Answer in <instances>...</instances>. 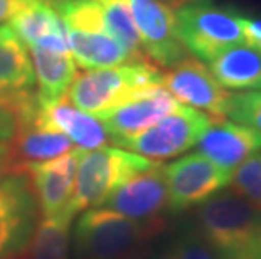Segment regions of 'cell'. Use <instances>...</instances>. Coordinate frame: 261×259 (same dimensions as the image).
Instances as JSON below:
<instances>
[{"label":"cell","instance_id":"cell-1","mask_svg":"<svg viewBox=\"0 0 261 259\" xmlns=\"http://www.w3.org/2000/svg\"><path fill=\"white\" fill-rule=\"evenodd\" d=\"M194 227L223 259H261V214L232 189L202 202Z\"/></svg>","mask_w":261,"mask_h":259},{"label":"cell","instance_id":"cell-2","mask_svg":"<svg viewBox=\"0 0 261 259\" xmlns=\"http://www.w3.org/2000/svg\"><path fill=\"white\" fill-rule=\"evenodd\" d=\"M53 7L63 20L69 52L81 69L135 63L105 24L98 0H58Z\"/></svg>","mask_w":261,"mask_h":259},{"label":"cell","instance_id":"cell-3","mask_svg":"<svg viewBox=\"0 0 261 259\" xmlns=\"http://www.w3.org/2000/svg\"><path fill=\"white\" fill-rule=\"evenodd\" d=\"M157 233L108 207L85 209L71 233V259H121Z\"/></svg>","mask_w":261,"mask_h":259},{"label":"cell","instance_id":"cell-4","mask_svg":"<svg viewBox=\"0 0 261 259\" xmlns=\"http://www.w3.org/2000/svg\"><path fill=\"white\" fill-rule=\"evenodd\" d=\"M155 163L159 162L115 145L80 150L74 194L68 209L77 216L85 209L101 207L113 190Z\"/></svg>","mask_w":261,"mask_h":259},{"label":"cell","instance_id":"cell-5","mask_svg":"<svg viewBox=\"0 0 261 259\" xmlns=\"http://www.w3.org/2000/svg\"><path fill=\"white\" fill-rule=\"evenodd\" d=\"M162 76L164 73L152 63H126L90 69L76 76L66 98L76 108L96 114L128 100L140 90L164 86Z\"/></svg>","mask_w":261,"mask_h":259},{"label":"cell","instance_id":"cell-6","mask_svg":"<svg viewBox=\"0 0 261 259\" xmlns=\"http://www.w3.org/2000/svg\"><path fill=\"white\" fill-rule=\"evenodd\" d=\"M182 46L199 61H213L218 54L244 42L241 15L213 0H187L175 14Z\"/></svg>","mask_w":261,"mask_h":259},{"label":"cell","instance_id":"cell-7","mask_svg":"<svg viewBox=\"0 0 261 259\" xmlns=\"http://www.w3.org/2000/svg\"><path fill=\"white\" fill-rule=\"evenodd\" d=\"M213 121L214 118L201 109L180 104L148 128L135 135L112 138V143L153 162H162L196 147Z\"/></svg>","mask_w":261,"mask_h":259},{"label":"cell","instance_id":"cell-8","mask_svg":"<svg viewBox=\"0 0 261 259\" xmlns=\"http://www.w3.org/2000/svg\"><path fill=\"white\" fill-rule=\"evenodd\" d=\"M41 217L31 180L24 170H12L0 180V259L25 254Z\"/></svg>","mask_w":261,"mask_h":259},{"label":"cell","instance_id":"cell-9","mask_svg":"<svg viewBox=\"0 0 261 259\" xmlns=\"http://www.w3.org/2000/svg\"><path fill=\"white\" fill-rule=\"evenodd\" d=\"M167 180V207L180 214L199 207L209 197L229 185L231 170L211 162L202 153H189L164 167Z\"/></svg>","mask_w":261,"mask_h":259},{"label":"cell","instance_id":"cell-10","mask_svg":"<svg viewBox=\"0 0 261 259\" xmlns=\"http://www.w3.org/2000/svg\"><path fill=\"white\" fill-rule=\"evenodd\" d=\"M140 42L147 59L153 66L174 68L187 57L177 32L174 9L160 0H128Z\"/></svg>","mask_w":261,"mask_h":259},{"label":"cell","instance_id":"cell-11","mask_svg":"<svg viewBox=\"0 0 261 259\" xmlns=\"http://www.w3.org/2000/svg\"><path fill=\"white\" fill-rule=\"evenodd\" d=\"M167 200L169 194L164 167L155 163L152 168L137 174L113 190L103 207L120 212L121 216L160 233L164 227V212L169 211Z\"/></svg>","mask_w":261,"mask_h":259},{"label":"cell","instance_id":"cell-12","mask_svg":"<svg viewBox=\"0 0 261 259\" xmlns=\"http://www.w3.org/2000/svg\"><path fill=\"white\" fill-rule=\"evenodd\" d=\"M162 84L179 103L201 109L213 118H224L231 93L219 84L207 66L199 59L184 57L164 73Z\"/></svg>","mask_w":261,"mask_h":259},{"label":"cell","instance_id":"cell-13","mask_svg":"<svg viewBox=\"0 0 261 259\" xmlns=\"http://www.w3.org/2000/svg\"><path fill=\"white\" fill-rule=\"evenodd\" d=\"M180 104L164 86H152L140 90L113 108L96 113V118L108 130L112 141V138L135 135L148 128Z\"/></svg>","mask_w":261,"mask_h":259},{"label":"cell","instance_id":"cell-14","mask_svg":"<svg viewBox=\"0 0 261 259\" xmlns=\"http://www.w3.org/2000/svg\"><path fill=\"white\" fill-rule=\"evenodd\" d=\"M34 101L36 74L29 49L7 22L0 24V104L20 114Z\"/></svg>","mask_w":261,"mask_h":259},{"label":"cell","instance_id":"cell-15","mask_svg":"<svg viewBox=\"0 0 261 259\" xmlns=\"http://www.w3.org/2000/svg\"><path fill=\"white\" fill-rule=\"evenodd\" d=\"M80 148L64 155L25 165L24 172L31 180L41 217L56 216L68 209L74 194V180Z\"/></svg>","mask_w":261,"mask_h":259},{"label":"cell","instance_id":"cell-16","mask_svg":"<svg viewBox=\"0 0 261 259\" xmlns=\"http://www.w3.org/2000/svg\"><path fill=\"white\" fill-rule=\"evenodd\" d=\"M259 150L261 131L224 118H214L197 141L199 153L231 172Z\"/></svg>","mask_w":261,"mask_h":259},{"label":"cell","instance_id":"cell-17","mask_svg":"<svg viewBox=\"0 0 261 259\" xmlns=\"http://www.w3.org/2000/svg\"><path fill=\"white\" fill-rule=\"evenodd\" d=\"M39 125L66 135L80 150H94L110 141V133L96 114L83 111L63 98L58 103L39 104Z\"/></svg>","mask_w":261,"mask_h":259},{"label":"cell","instance_id":"cell-18","mask_svg":"<svg viewBox=\"0 0 261 259\" xmlns=\"http://www.w3.org/2000/svg\"><path fill=\"white\" fill-rule=\"evenodd\" d=\"M5 22L27 47L69 52L63 20L47 0H32Z\"/></svg>","mask_w":261,"mask_h":259},{"label":"cell","instance_id":"cell-19","mask_svg":"<svg viewBox=\"0 0 261 259\" xmlns=\"http://www.w3.org/2000/svg\"><path fill=\"white\" fill-rule=\"evenodd\" d=\"M74 145L66 135L39 125L37 121L20 123L17 133L9 143L10 152V172L20 170L25 165L44 162L71 152Z\"/></svg>","mask_w":261,"mask_h":259},{"label":"cell","instance_id":"cell-20","mask_svg":"<svg viewBox=\"0 0 261 259\" xmlns=\"http://www.w3.org/2000/svg\"><path fill=\"white\" fill-rule=\"evenodd\" d=\"M29 49L36 74V98L39 104L58 103L77 76V66L71 52H54L42 47Z\"/></svg>","mask_w":261,"mask_h":259},{"label":"cell","instance_id":"cell-21","mask_svg":"<svg viewBox=\"0 0 261 259\" xmlns=\"http://www.w3.org/2000/svg\"><path fill=\"white\" fill-rule=\"evenodd\" d=\"M209 71L227 90H261V52L244 42L209 61Z\"/></svg>","mask_w":261,"mask_h":259},{"label":"cell","instance_id":"cell-22","mask_svg":"<svg viewBox=\"0 0 261 259\" xmlns=\"http://www.w3.org/2000/svg\"><path fill=\"white\" fill-rule=\"evenodd\" d=\"M76 214L69 209L39 220L25 259H71V233Z\"/></svg>","mask_w":261,"mask_h":259},{"label":"cell","instance_id":"cell-23","mask_svg":"<svg viewBox=\"0 0 261 259\" xmlns=\"http://www.w3.org/2000/svg\"><path fill=\"white\" fill-rule=\"evenodd\" d=\"M98 2L101 5L105 24L115 39L121 44V47L128 52V56L135 63H150L143 52L128 0H98Z\"/></svg>","mask_w":261,"mask_h":259},{"label":"cell","instance_id":"cell-24","mask_svg":"<svg viewBox=\"0 0 261 259\" xmlns=\"http://www.w3.org/2000/svg\"><path fill=\"white\" fill-rule=\"evenodd\" d=\"M153 259H223V257L202 239V236L197 233V229L191 225V227L182 229L170 241L165 242V246L159 251V254Z\"/></svg>","mask_w":261,"mask_h":259},{"label":"cell","instance_id":"cell-25","mask_svg":"<svg viewBox=\"0 0 261 259\" xmlns=\"http://www.w3.org/2000/svg\"><path fill=\"white\" fill-rule=\"evenodd\" d=\"M231 189L251 202L261 214V155H253L232 170Z\"/></svg>","mask_w":261,"mask_h":259},{"label":"cell","instance_id":"cell-26","mask_svg":"<svg viewBox=\"0 0 261 259\" xmlns=\"http://www.w3.org/2000/svg\"><path fill=\"white\" fill-rule=\"evenodd\" d=\"M224 118L261 131V90L231 93L224 109Z\"/></svg>","mask_w":261,"mask_h":259},{"label":"cell","instance_id":"cell-27","mask_svg":"<svg viewBox=\"0 0 261 259\" xmlns=\"http://www.w3.org/2000/svg\"><path fill=\"white\" fill-rule=\"evenodd\" d=\"M19 128V111L7 104H0V141L9 143L17 133Z\"/></svg>","mask_w":261,"mask_h":259},{"label":"cell","instance_id":"cell-28","mask_svg":"<svg viewBox=\"0 0 261 259\" xmlns=\"http://www.w3.org/2000/svg\"><path fill=\"white\" fill-rule=\"evenodd\" d=\"M240 22L244 36V44L261 52V19H248L241 15Z\"/></svg>","mask_w":261,"mask_h":259},{"label":"cell","instance_id":"cell-29","mask_svg":"<svg viewBox=\"0 0 261 259\" xmlns=\"http://www.w3.org/2000/svg\"><path fill=\"white\" fill-rule=\"evenodd\" d=\"M29 2H32V0H0V24L9 17H12L17 10H20Z\"/></svg>","mask_w":261,"mask_h":259},{"label":"cell","instance_id":"cell-30","mask_svg":"<svg viewBox=\"0 0 261 259\" xmlns=\"http://www.w3.org/2000/svg\"><path fill=\"white\" fill-rule=\"evenodd\" d=\"M10 152H9V145L7 143L0 141V180L5 174L10 172Z\"/></svg>","mask_w":261,"mask_h":259},{"label":"cell","instance_id":"cell-31","mask_svg":"<svg viewBox=\"0 0 261 259\" xmlns=\"http://www.w3.org/2000/svg\"><path fill=\"white\" fill-rule=\"evenodd\" d=\"M160 2L169 4L170 7H180V5H182V4H186L187 0H160Z\"/></svg>","mask_w":261,"mask_h":259},{"label":"cell","instance_id":"cell-32","mask_svg":"<svg viewBox=\"0 0 261 259\" xmlns=\"http://www.w3.org/2000/svg\"><path fill=\"white\" fill-rule=\"evenodd\" d=\"M121 259H143V256H142L140 251H137V252H133V254H128V256H125Z\"/></svg>","mask_w":261,"mask_h":259},{"label":"cell","instance_id":"cell-33","mask_svg":"<svg viewBox=\"0 0 261 259\" xmlns=\"http://www.w3.org/2000/svg\"><path fill=\"white\" fill-rule=\"evenodd\" d=\"M47 2H51V4H53V2H58V0H47Z\"/></svg>","mask_w":261,"mask_h":259}]
</instances>
